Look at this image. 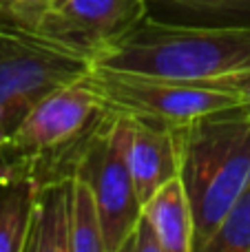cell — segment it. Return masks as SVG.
Listing matches in <instances>:
<instances>
[{"label": "cell", "mask_w": 250, "mask_h": 252, "mask_svg": "<svg viewBox=\"0 0 250 252\" xmlns=\"http://www.w3.org/2000/svg\"><path fill=\"white\" fill-rule=\"evenodd\" d=\"M95 69L175 82L213 80L250 71V25H175L146 16L95 58Z\"/></svg>", "instance_id": "obj_1"}, {"label": "cell", "mask_w": 250, "mask_h": 252, "mask_svg": "<svg viewBox=\"0 0 250 252\" xmlns=\"http://www.w3.org/2000/svg\"><path fill=\"white\" fill-rule=\"evenodd\" d=\"M109 113L84 80L47 95L0 142V175L35 186L73 177Z\"/></svg>", "instance_id": "obj_2"}, {"label": "cell", "mask_w": 250, "mask_h": 252, "mask_svg": "<svg viewBox=\"0 0 250 252\" xmlns=\"http://www.w3.org/2000/svg\"><path fill=\"white\" fill-rule=\"evenodd\" d=\"M193 208L195 252L250 184V113L244 106L182 126V170Z\"/></svg>", "instance_id": "obj_3"}, {"label": "cell", "mask_w": 250, "mask_h": 252, "mask_svg": "<svg viewBox=\"0 0 250 252\" xmlns=\"http://www.w3.org/2000/svg\"><path fill=\"white\" fill-rule=\"evenodd\" d=\"M93 58L35 27L0 18V142L47 95L84 80Z\"/></svg>", "instance_id": "obj_4"}, {"label": "cell", "mask_w": 250, "mask_h": 252, "mask_svg": "<svg viewBox=\"0 0 250 252\" xmlns=\"http://www.w3.org/2000/svg\"><path fill=\"white\" fill-rule=\"evenodd\" d=\"M84 82L102 97L106 109L115 113L173 126H186L204 115L244 106L242 97L228 89L115 73L95 66L84 78Z\"/></svg>", "instance_id": "obj_5"}, {"label": "cell", "mask_w": 250, "mask_h": 252, "mask_svg": "<svg viewBox=\"0 0 250 252\" xmlns=\"http://www.w3.org/2000/svg\"><path fill=\"white\" fill-rule=\"evenodd\" d=\"M131 118L111 111L97 130L78 170L89 179L97 199L106 252H120L142 215L128 161Z\"/></svg>", "instance_id": "obj_6"}, {"label": "cell", "mask_w": 250, "mask_h": 252, "mask_svg": "<svg viewBox=\"0 0 250 252\" xmlns=\"http://www.w3.org/2000/svg\"><path fill=\"white\" fill-rule=\"evenodd\" d=\"M149 0H58L38 31L95 58L135 29L149 13Z\"/></svg>", "instance_id": "obj_7"}, {"label": "cell", "mask_w": 250, "mask_h": 252, "mask_svg": "<svg viewBox=\"0 0 250 252\" xmlns=\"http://www.w3.org/2000/svg\"><path fill=\"white\" fill-rule=\"evenodd\" d=\"M131 118V115H128ZM128 161L142 206L182 170V126L131 118Z\"/></svg>", "instance_id": "obj_8"}, {"label": "cell", "mask_w": 250, "mask_h": 252, "mask_svg": "<svg viewBox=\"0 0 250 252\" xmlns=\"http://www.w3.org/2000/svg\"><path fill=\"white\" fill-rule=\"evenodd\" d=\"M71 204L73 177L53 179L35 188L25 252H71Z\"/></svg>", "instance_id": "obj_9"}, {"label": "cell", "mask_w": 250, "mask_h": 252, "mask_svg": "<svg viewBox=\"0 0 250 252\" xmlns=\"http://www.w3.org/2000/svg\"><path fill=\"white\" fill-rule=\"evenodd\" d=\"M142 213L153 223L164 252H195L193 208L180 175L164 184L142 206Z\"/></svg>", "instance_id": "obj_10"}, {"label": "cell", "mask_w": 250, "mask_h": 252, "mask_svg": "<svg viewBox=\"0 0 250 252\" xmlns=\"http://www.w3.org/2000/svg\"><path fill=\"white\" fill-rule=\"evenodd\" d=\"M35 188L31 179L0 175V252H25Z\"/></svg>", "instance_id": "obj_11"}, {"label": "cell", "mask_w": 250, "mask_h": 252, "mask_svg": "<svg viewBox=\"0 0 250 252\" xmlns=\"http://www.w3.org/2000/svg\"><path fill=\"white\" fill-rule=\"evenodd\" d=\"M71 252H106L97 199L89 179L80 170L73 175L71 204Z\"/></svg>", "instance_id": "obj_12"}, {"label": "cell", "mask_w": 250, "mask_h": 252, "mask_svg": "<svg viewBox=\"0 0 250 252\" xmlns=\"http://www.w3.org/2000/svg\"><path fill=\"white\" fill-rule=\"evenodd\" d=\"M202 252H250V184L226 210Z\"/></svg>", "instance_id": "obj_13"}, {"label": "cell", "mask_w": 250, "mask_h": 252, "mask_svg": "<svg viewBox=\"0 0 250 252\" xmlns=\"http://www.w3.org/2000/svg\"><path fill=\"white\" fill-rule=\"evenodd\" d=\"M193 16L250 18V0H149Z\"/></svg>", "instance_id": "obj_14"}, {"label": "cell", "mask_w": 250, "mask_h": 252, "mask_svg": "<svg viewBox=\"0 0 250 252\" xmlns=\"http://www.w3.org/2000/svg\"><path fill=\"white\" fill-rule=\"evenodd\" d=\"M58 0H2V13L11 20L29 25L38 29L42 16Z\"/></svg>", "instance_id": "obj_15"}, {"label": "cell", "mask_w": 250, "mask_h": 252, "mask_svg": "<svg viewBox=\"0 0 250 252\" xmlns=\"http://www.w3.org/2000/svg\"><path fill=\"white\" fill-rule=\"evenodd\" d=\"M120 252H164L162 241H159L153 223L149 221V217H146L144 213L140 215V219L135 221L133 230L128 232L126 241H124Z\"/></svg>", "instance_id": "obj_16"}, {"label": "cell", "mask_w": 250, "mask_h": 252, "mask_svg": "<svg viewBox=\"0 0 250 252\" xmlns=\"http://www.w3.org/2000/svg\"><path fill=\"white\" fill-rule=\"evenodd\" d=\"M4 13H2V0H0V18H2Z\"/></svg>", "instance_id": "obj_17"}]
</instances>
